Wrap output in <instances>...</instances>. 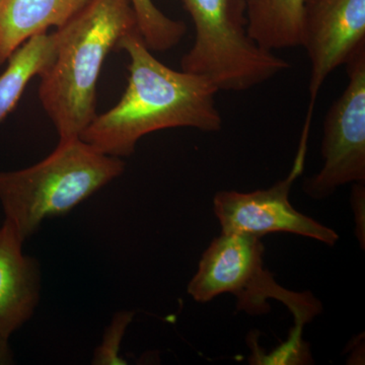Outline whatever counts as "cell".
Segmentation results:
<instances>
[{
  "label": "cell",
  "mask_w": 365,
  "mask_h": 365,
  "mask_svg": "<svg viewBox=\"0 0 365 365\" xmlns=\"http://www.w3.org/2000/svg\"><path fill=\"white\" fill-rule=\"evenodd\" d=\"M13 360L9 341L0 339V364H13Z\"/></svg>",
  "instance_id": "obj_16"
},
{
  "label": "cell",
  "mask_w": 365,
  "mask_h": 365,
  "mask_svg": "<svg viewBox=\"0 0 365 365\" xmlns=\"http://www.w3.org/2000/svg\"><path fill=\"white\" fill-rule=\"evenodd\" d=\"M261 239L222 232L204 252L187 292L202 304L220 294H232L237 311L252 316L268 314L269 299L278 300L294 314L297 329H302L322 313V304L309 292H292L276 282L264 266L265 248Z\"/></svg>",
  "instance_id": "obj_5"
},
{
  "label": "cell",
  "mask_w": 365,
  "mask_h": 365,
  "mask_svg": "<svg viewBox=\"0 0 365 365\" xmlns=\"http://www.w3.org/2000/svg\"><path fill=\"white\" fill-rule=\"evenodd\" d=\"M118 50L128 54V83L111 110L96 116L81 138L116 158L130 157L148 134L169 128L222 129L217 88L207 79L165 66L153 56L139 30L125 35Z\"/></svg>",
  "instance_id": "obj_1"
},
{
  "label": "cell",
  "mask_w": 365,
  "mask_h": 365,
  "mask_svg": "<svg viewBox=\"0 0 365 365\" xmlns=\"http://www.w3.org/2000/svg\"><path fill=\"white\" fill-rule=\"evenodd\" d=\"M309 130L311 124H304L294 165L285 179L268 189L220 191L215 194L213 210L222 232L260 237L285 232L309 237L330 247L339 241V235L335 230L299 212L290 203V190L304 170Z\"/></svg>",
  "instance_id": "obj_6"
},
{
  "label": "cell",
  "mask_w": 365,
  "mask_h": 365,
  "mask_svg": "<svg viewBox=\"0 0 365 365\" xmlns=\"http://www.w3.org/2000/svg\"><path fill=\"white\" fill-rule=\"evenodd\" d=\"M138 30L130 0H88L57 29L54 59L41 74L39 98L60 140L78 138L97 116L103 64L127 34Z\"/></svg>",
  "instance_id": "obj_2"
},
{
  "label": "cell",
  "mask_w": 365,
  "mask_h": 365,
  "mask_svg": "<svg viewBox=\"0 0 365 365\" xmlns=\"http://www.w3.org/2000/svg\"><path fill=\"white\" fill-rule=\"evenodd\" d=\"M55 50V33H42L24 43L7 60L0 74V125L18 104L29 83L51 64Z\"/></svg>",
  "instance_id": "obj_11"
},
{
  "label": "cell",
  "mask_w": 365,
  "mask_h": 365,
  "mask_svg": "<svg viewBox=\"0 0 365 365\" xmlns=\"http://www.w3.org/2000/svg\"><path fill=\"white\" fill-rule=\"evenodd\" d=\"M122 158L101 153L81 137L60 140L51 155L31 167L0 170V205L25 242L43 222L72 209L121 176Z\"/></svg>",
  "instance_id": "obj_3"
},
{
  "label": "cell",
  "mask_w": 365,
  "mask_h": 365,
  "mask_svg": "<svg viewBox=\"0 0 365 365\" xmlns=\"http://www.w3.org/2000/svg\"><path fill=\"white\" fill-rule=\"evenodd\" d=\"M194 26L195 41L181 60L182 71L202 76L218 91H244L290 67L261 47L248 29L247 0H181Z\"/></svg>",
  "instance_id": "obj_4"
},
{
  "label": "cell",
  "mask_w": 365,
  "mask_h": 365,
  "mask_svg": "<svg viewBox=\"0 0 365 365\" xmlns=\"http://www.w3.org/2000/svg\"><path fill=\"white\" fill-rule=\"evenodd\" d=\"M88 0H1L0 66L24 43L51 26L59 29L79 13Z\"/></svg>",
  "instance_id": "obj_10"
},
{
  "label": "cell",
  "mask_w": 365,
  "mask_h": 365,
  "mask_svg": "<svg viewBox=\"0 0 365 365\" xmlns=\"http://www.w3.org/2000/svg\"><path fill=\"white\" fill-rule=\"evenodd\" d=\"M365 190L364 182H355L352 190V208L354 211L355 220H356L357 237L360 242H362V249H364V220L361 215H364Z\"/></svg>",
  "instance_id": "obj_15"
},
{
  "label": "cell",
  "mask_w": 365,
  "mask_h": 365,
  "mask_svg": "<svg viewBox=\"0 0 365 365\" xmlns=\"http://www.w3.org/2000/svg\"><path fill=\"white\" fill-rule=\"evenodd\" d=\"M258 1L259 0H247V4H248V7H250L254 6V4H256Z\"/></svg>",
  "instance_id": "obj_17"
},
{
  "label": "cell",
  "mask_w": 365,
  "mask_h": 365,
  "mask_svg": "<svg viewBox=\"0 0 365 365\" xmlns=\"http://www.w3.org/2000/svg\"><path fill=\"white\" fill-rule=\"evenodd\" d=\"M11 223L0 227V339L9 341L30 321L40 302L42 272L37 259L23 251Z\"/></svg>",
  "instance_id": "obj_9"
},
{
  "label": "cell",
  "mask_w": 365,
  "mask_h": 365,
  "mask_svg": "<svg viewBox=\"0 0 365 365\" xmlns=\"http://www.w3.org/2000/svg\"><path fill=\"white\" fill-rule=\"evenodd\" d=\"M300 46L311 62L307 118L335 69L365 49V0H304Z\"/></svg>",
  "instance_id": "obj_8"
},
{
  "label": "cell",
  "mask_w": 365,
  "mask_h": 365,
  "mask_svg": "<svg viewBox=\"0 0 365 365\" xmlns=\"http://www.w3.org/2000/svg\"><path fill=\"white\" fill-rule=\"evenodd\" d=\"M345 66L349 83L324 122L323 168L302 186L314 200L328 198L343 185L365 182V49Z\"/></svg>",
  "instance_id": "obj_7"
},
{
  "label": "cell",
  "mask_w": 365,
  "mask_h": 365,
  "mask_svg": "<svg viewBox=\"0 0 365 365\" xmlns=\"http://www.w3.org/2000/svg\"><path fill=\"white\" fill-rule=\"evenodd\" d=\"M135 313L132 311H120L114 314L111 323L105 329L102 342L93 351L91 364L125 365L126 360L120 355L127 329L133 322Z\"/></svg>",
  "instance_id": "obj_14"
},
{
  "label": "cell",
  "mask_w": 365,
  "mask_h": 365,
  "mask_svg": "<svg viewBox=\"0 0 365 365\" xmlns=\"http://www.w3.org/2000/svg\"><path fill=\"white\" fill-rule=\"evenodd\" d=\"M0 1H1V0H0Z\"/></svg>",
  "instance_id": "obj_18"
},
{
  "label": "cell",
  "mask_w": 365,
  "mask_h": 365,
  "mask_svg": "<svg viewBox=\"0 0 365 365\" xmlns=\"http://www.w3.org/2000/svg\"><path fill=\"white\" fill-rule=\"evenodd\" d=\"M137 18L139 33L151 51H169L181 42L186 24L163 14L153 0H130Z\"/></svg>",
  "instance_id": "obj_13"
},
{
  "label": "cell",
  "mask_w": 365,
  "mask_h": 365,
  "mask_svg": "<svg viewBox=\"0 0 365 365\" xmlns=\"http://www.w3.org/2000/svg\"><path fill=\"white\" fill-rule=\"evenodd\" d=\"M304 0H259L247 9L250 35L273 51L300 46Z\"/></svg>",
  "instance_id": "obj_12"
}]
</instances>
